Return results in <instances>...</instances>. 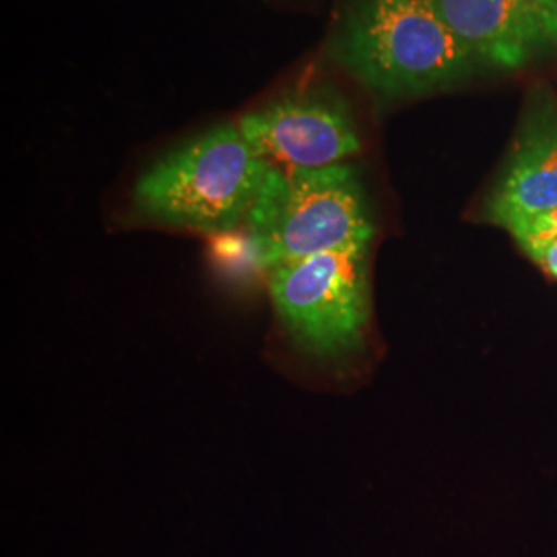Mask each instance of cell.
<instances>
[{"mask_svg": "<svg viewBox=\"0 0 557 557\" xmlns=\"http://www.w3.org/2000/svg\"><path fill=\"white\" fill-rule=\"evenodd\" d=\"M269 165L238 124L225 122L145 170L133 190V209L140 220L225 234L248 218Z\"/></svg>", "mask_w": 557, "mask_h": 557, "instance_id": "obj_1", "label": "cell"}, {"mask_svg": "<svg viewBox=\"0 0 557 557\" xmlns=\"http://www.w3.org/2000/svg\"><path fill=\"white\" fill-rule=\"evenodd\" d=\"M252 252L264 269L331 250L368 248L374 223L351 165H269L246 218Z\"/></svg>", "mask_w": 557, "mask_h": 557, "instance_id": "obj_2", "label": "cell"}, {"mask_svg": "<svg viewBox=\"0 0 557 557\" xmlns=\"http://www.w3.org/2000/svg\"><path fill=\"white\" fill-rule=\"evenodd\" d=\"M335 50L343 66L386 98L440 89L473 62L434 0H359Z\"/></svg>", "mask_w": 557, "mask_h": 557, "instance_id": "obj_3", "label": "cell"}, {"mask_svg": "<svg viewBox=\"0 0 557 557\" xmlns=\"http://www.w3.org/2000/svg\"><path fill=\"white\" fill-rule=\"evenodd\" d=\"M278 322L299 349L319 361L358 351L370 320L368 248H345L269 271Z\"/></svg>", "mask_w": 557, "mask_h": 557, "instance_id": "obj_4", "label": "cell"}, {"mask_svg": "<svg viewBox=\"0 0 557 557\" xmlns=\"http://www.w3.org/2000/svg\"><path fill=\"white\" fill-rule=\"evenodd\" d=\"M250 147L271 165L329 168L361 149L358 126L341 96L301 89L239 119Z\"/></svg>", "mask_w": 557, "mask_h": 557, "instance_id": "obj_5", "label": "cell"}, {"mask_svg": "<svg viewBox=\"0 0 557 557\" xmlns=\"http://www.w3.org/2000/svg\"><path fill=\"white\" fill-rule=\"evenodd\" d=\"M473 59L520 69L557 44V15L539 0H434Z\"/></svg>", "mask_w": 557, "mask_h": 557, "instance_id": "obj_6", "label": "cell"}, {"mask_svg": "<svg viewBox=\"0 0 557 557\" xmlns=\"http://www.w3.org/2000/svg\"><path fill=\"white\" fill-rule=\"evenodd\" d=\"M557 209V122L529 126L506 163L487 218L506 230L518 221Z\"/></svg>", "mask_w": 557, "mask_h": 557, "instance_id": "obj_7", "label": "cell"}, {"mask_svg": "<svg viewBox=\"0 0 557 557\" xmlns=\"http://www.w3.org/2000/svg\"><path fill=\"white\" fill-rule=\"evenodd\" d=\"M508 232L517 238L518 244L539 242V239L557 238V209L541 213L529 220L518 221L508 227Z\"/></svg>", "mask_w": 557, "mask_h": 557, "instance_id": "obj_8", "label": "cell"}, {"mask_svg": "<svg viewBox=\"0 0 557 557\" xmlns=\"http://www.w3.org/2000/svg\"><path fill=\"white\" fill-rule=\"evenodd\" d=\"M524 255L537 262L543 271H547L552 277L557 278V238L539 239V242H527L520 244Z\"/></svg>", "mask_w": 557, "mask_h": 557, "instance_id": "obj_9", "label": "cell"}, {"mask_svg": "<svg viewBox=\"0 0 557 557\" xmlns=\"http://www.w3.org/2000/svg\"><path fill=\"white\" fill-rule=\"evenodd\" d=\"M545 9H549L554 15H557V0H539Z\"/></svg>", "mask_w": 557, "mask_h": 557, "instance_id": "obj_10", "label": "cell"}]
</instances>
